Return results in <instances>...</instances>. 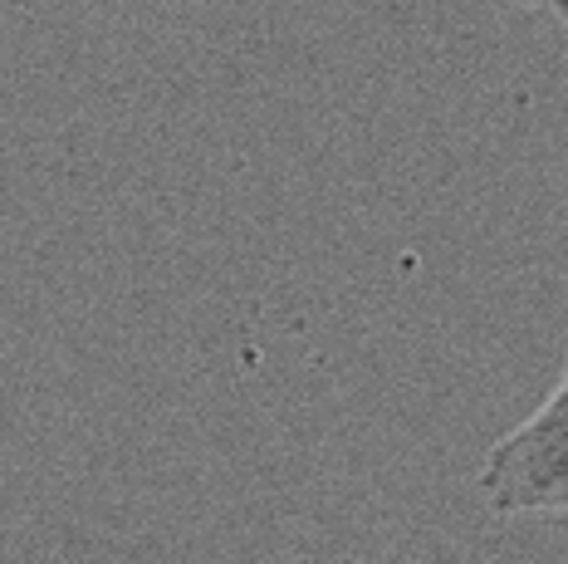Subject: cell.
Returning a JSON list of instances; mask_svg holds the SVG:
<instances>
[{
	"instance_id": "obj_1",
	"label": "cell",
	"mask_w": 568,
	"mask_h": 564,
	"mask_svg": "<svg viewBox=\"0 0 568 564\" xmlns=\"http://www.w3.org/2000/svg\"><path fill=\"white\" fill-rule=\"evenodd\" d=\"M476 491L495 515L568 521V359L554 393L485 452L476 466Z\"/></svg>"
},
{
	"instance_id": "obj_2",
	"label": "cell",
	"mask_w": 568,
	"mask_h": 564,
	"mask_svg": "<svg viewBox=\"0 0 568 564\" xmlns=\"http://www.w3.org/2000/svg\"><path fill=\"white\" fill-rule=\"evenodd\" d=\"M554 10H559V16H564V26H568V0H564V6H554Z\"/></svg>"
},
{
	"instance_id": "obj_3",
	"label": "cell",
	"mask_w": 568,
	"mask_h": 564,
	"mask_svg": "<svg viewBox=\"0 0 568 564\" xmlns=\"http://www.w3.org/2000/svg\"><path fill=\"white\" fill-rule=\"evenodd\" d=\"M539 6H564V0H539Z\"/></svg>"
}]
</instances>
